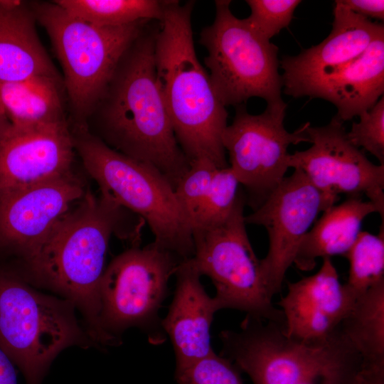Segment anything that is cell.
<instances>
[{"mask_svg": "<svg viewBox=\"0 0 384 384\" xmlns=\"http://www.w3.org/2000/svg\"><path fill=\"white\" fill-rule=\"evenodd\" d=\"M149 23L121 58L88 120L95 119L97 137L107 145L153 166L175 188L190 161L176 140L159 89L154 64L159 28Z\"/></svg>", "mask_w": 384, "mask_h": 384, "instance_id": "cell-1", "label": "cell"}, {"mask_svg": "<svg viewBox=\"0 0 384 384\" xmlns=\"http://www.w3.org/2000/svg\"><path fill=\"white\" fill-rule=\"evenodd\" d=\"M42 242L23 259L28 282L71 302L96 346H117L102 329L100 289L110 240L119 230L125 209L85 192Z\"/></svg>", "mask_w": 384, "mask_h": 384, "instance_id": "cell-2", "label": "cell"}, {"mask_svg": "<svg viewBox=\"0 0 384 384\" xmlns=\"http://www.w3.org/2000/svg\"><path fill=\"white\" fill-rule=\"evenodd\" d=\"M193 4L164 1L154 43L156 79L175 137L188 159H206L225 168L229 164L223 134L228 112L196 55Z\"/></svg>", "mask_w": 384, "mask_h": 384, "instance_id": "cell-3", "label": "cell"}, {"mask_svg": "<svg viewBox=\"0 0 384 384\" xmlns=\"http://www.w3.org/2000/svg\"><path fill=\"white\" fill-rule=\"evenodd\" d=\"M71 132L75 150L100 195L144 220L160 248L181 260L192 258L191 225L167 178L153 166L113 149L87 127Z\"/></svg>", "mask_w": 384, "mask_h": 384, "instance_id": "cell-4", "label": "cell"}, {"mask_svg": "<svg viewBox=\"0 0 384 384\" xmlns=\"http://www.w3.org/2000/svg\"><path fill=\"white\" fill-rule=\"evenodd\" d=\"M70 301L35 288L21 274L0 270V348L26 384H42L67 348L97 347Z\"/></svg>", "mask_w": 384, "mask_h": 384, "instance_id": "cell-5", "label": "cell"}, {"mask_svg": "<svg viewBox=\"0 0 384 384\" xmlns=\"http://www.w3.org/2000/svg\"><path fill=\"white\" fill-rule=\"evenodd\" d=\"M30 5L61 65L73 128L87 127L121 58L151 21L103 27L70 15L53 1Z\"/></svg>", "mask_w": 384, "mask_h": 384, "instance_id": "cell-6", "label": "cell"}, {"mask_svg": "<svg viewBox=\"0 0 384 384\" xmlns=\"http://www.w3.org/2000/svg\"><path fill=\"white\" fill-rule=\"evenodd\" d=\"M230 1H215L213 22L201 33L208 55L204 63L212 85L226 106H238L251 97L267 106L284 104L279 73V48L256 33L230 10Z\"/></svg>", "mask_w": 384, "mask_h": 384, "instance_id": "cell-7", "label": "cell"}, {"mask_svg": "<svg viewBox=\"0 0 384 384\" xmlns=\"http://www.w3.org/2000/svg\"><path fill=\"white\" fill-rule=\"evenodd\" d=\"M181 261L154 242L115 257L105 269L100 289V322L106 334L119 345L122 334L135 327L151 343L163 342L166 335L159 311Z\"/></svg>", "mask_w": 384, "mask_h": 384, "instance_id": "cell-8", "label": "cell"}, {"mask_svg": "<svg viewBox=\"0 0 384 384\" xmlns=\"http://www.w3.org/2000/svg\"><path fill=\"white\" fill-rule=\"evenodd\" d=\"M245 197L239 192L229 215L221 223L192 230V257L200 274L208 277L221 309H233L247 316L284 322L265 284L260 260L247 234Z\"/></svg>", "mask_w": 384, "mask_h": 384, "instance_id": "cell-9", "label": "cell"}, {"mask_svg": "<svg viewBox=\"0 0 384 384\" xmlns=\"http://www.w3.org/2000/svg\"><path fill=\"white\" fill-rule=\"evenodd\" d=\"M221 356L253 384H297L338 361L353 348L338 328L323 342L288 336L284 322L246 315L238 331L219 334Z\"/></svg>", "mask_w": 384, "mask_h": 384, "instance_id": "cell-10", "label": "cell"}, {"mask_svg": "<svg viewBox=\"0 0 384 384\" xmlns=\"http://www.w3.org/2000/svg\"><path fill=\"white\" fill-rule=\"evenodd\" d=\"M287 104L266 107L260 114H250L243 104L235 107L231 124L223 134L229 166L240 185L258 207L280 183L289 169L288 147L307 142V122L293 132L284 126Z\"/></svg>", "mask_w": 384, "mask_h": 384, "instance_id": "cell-11", "label": "cell"}, {"mask_svg": "<svg viewBox=\"0 0 384 384\" xmlns=\"http://www.w3.org/2000/svg\"><path fill=\"white\" fill-rule=\"evenodd\" d=\"M294 169L252 213L245 216L246 223L263 226L268 234L269 249L260 267L272 298L281 289L299 245L319 214L335 205L302 171Z\"/></svg>", "mask_w": 384, "mask_h": 384, "instance_id": "cell-12", "label": "cell"}, {"mask_svg": "<svg viewBox=\"0 0 384 384\" xmlns=\"http://www.w3.org/2000/svg\"><path fill=\"white\" fill-rule=\"evenodd\" d=\"M343 122L335 116L322 127L307 122L305 132L312 145L289 154V168L303 171L310 182L335 203L339 194L365 196L384 216V165H376L347 137Z\"/></svg>", "mask_w": 384, "mask_h": 384, "instance_id": "cell-13", "label": "cell"}, {"mask_svg": "<svg viewBox=\"0 0 384 384\" xmlns=\"http://www.w3.org/2000/svg\"><path fill=\"white\" fill-rule=\"evenodd\" d=\"M333 14L331 31L322 42L297 55L283 56L279 61L287 95L297 98L309 97L326 77L361 55L384 33L383 23L356 14L337 1Z\"/></svg>", "mask_w": 384, "mask_h": 384, "instance_id": "cell-14", "label": "cell"}, {"mask_svg": "<svg viewBox=\"0 0 384 384\" xmlns=\"http://www.w3.org/2000/svg\"><path fill=\"white\" fill-rule=\"evenodd\" d=\"M75 151L68 122L28 131L11 127L0 142V202L73 173Z\"/></svg>", "mask_w": 384, "mask_h": 384, "instance_id": "cell-15", "label": "cell"}, {"mask_svg": "<svg viewBox=\"0 0 384 384\" xmlns=\"http://www.w3.org/2000/svg\"><path fill=\"white\" fill-rule=\"evenodd\" d=\"M85 191L73 173L0 202V242L27 257Z\"/></svg>", "mask_w": 384, "mask_h": 384, "instance_id": "cell-16", "label": "cell"}, {"mask_svg": "<svg viewBox=\"0 0 384 384\" xmlns=\"http://www.w3.org/2000/svg\"><path fill=\"white\" fill-rule=\"evenodd\" d=\"M356 300L339 282L331 259L325 257L316 273L289 283L278 304L288 336L304 342H323L338 328Z\"/></svg>", "mask_w": 384, "mask_h": 384, "instance_id": "cell-17", "label": "cell"}, {"mask_svg": "<svg viewBox=\"0 0 384 384\" xmlns=\"http://www.w3.org/2000/svg\"><path fill=\"white\" fill-rule=\"evenodd\" d=\"M174 275L175 290L168 312L161 319V327L171 342L175 368H178L214 352L210 328L221 307L206 292L192 258L182 260Z\"/></svg>", "mask_w": 384, "mask_h": 384, "instance_id": "cell-18", "label": "cell"}, {"mask_svg": "<svg viewBox=\"0 0 384 384\" xmlns=\"http://www.w3.org/2000/svg\"><path fill=\"white\" fill-rule=\"evenodd\" d=\"M384 92V33L358 57L326 77L311 92L337 108L342 122L370 109Z\"/></svg>", "mask_w": 384, "mask_h": 384, "instance_id": "cell-19", "label": "cell"}, {"mask_svg": "<svg viewBox=\"0 0 384 384\" xmlns=\"http://www.w3.org/2000/svg\"><path fill=\"white\" fill-rule=\"evenodd\" d=\"M30 2L0 0V82L60 77L42 45Z\"/></svg>", "mask_w": 384, "mask_h": 384, "instance_id": "cell-20", "label": "cell"}, {"mask_svg": "<svg viewBox=\"0 0 384 384\" xmlns=\"http://www.w3.org/2000/svg\"><path fill=\"white\" fill-rule=\"evenodd\" d=\"M62 77L38 75L0 82V106L16 131L67 123Z\"/></svg>", "mask_w": 384, "mask_h": 384, "instance_id": "cell-21", "label": "cell"}, {"mask_svg": "<svg viewBox=\"0 0 384 384\" xmlns=\"http://www.w3.org/2000/svg\"><path fill=\"white\" fill-rule=\"evenodd\" d=\"M378 208L361 197H348L323 212L304 235L293 264L302 271H310L318 257L344 255L353 245L364 218Z\"/></svg>", "mask_w": 384, "mask_h": 384, "instance_id": "cell-22", "label": "cell"}, {"mask_svg": "<svg viewBox=\"0 0 384 384\" xmlns=\"http://www.w3.org/2000/svg\"><path fill=\"white\" fill-rule=\"evenodd\" d=\"M339 330L361 358L360 373L384 383V280L356 299Z\"/></svg>", "mask_w": 384, "mask_h": 384, "instance_id": "cell-23", "label": "cell"}, {"mask_svg": "<svg viewBox=\"0 0 384 384\" xmlns=\"http://www.w3.org/2000/svg\"><path fill=\"white\" fill-rule=\"evenodd\" d=\"M70 15L103 27L129 25L140 21H161L164 1L55 0Z\"/></svg>", "mask_w": 384, "mask_h": 384, "instance_id": "cell-24", "label": "cell"}, {"mask_svg": "<svg viewBox=\"0 0 384 384\" xmlns=\"http://www.w3.org/2000/svg\"><path fill=\"white\" fill-rule=\"evenodd\" d=\"M349 262V274L343 284L357 299L368 289L384 280L383 221L378 235L361 231L344 255Z\"/></svg>", "mask_w": 384, "mask_h": 384, "instance_id": "cell-25", "label": "cell"}, {"mask_svg": "<svg viewBox=\"0 0 384 384\" xmlns=\"http://www.w3.org/2000/svg\"><path fill=\"white\" fill-rule=\"evenodd\" d=\"M240 183L230 166L216 170L211 185L191 218L192 230L223 221L230 213Z\"/></svg>", "mask_w": 384, "mask_h": 384, "instance_id": "cell-26", "label": "cell"}, {"mask_svg": "<svg viewBox=\"0 0 384 384\" xmlns=\"http://www.w3.org/2000/svg\"><path fill=\"white\" fill-rule=\"evenodd\" d=\"M174 376L178 384H244L236 366L215 352L175 368Z\"/></svg>", "mask_w": 384, "mask_h": 384, "instance_id": "cell-27", "label": "cell"}, {"mask_svg": "<svg viewBox=\"0 0 384 384\" xmlns=\"http://www.w3.org/2000/svg\"><path fill=\"white\" fill-rule=\"evenodd\" d=\"M250 15L245 18L247 24L266 40L287 27L300 0H247Z\"/></svg>", "mask_w": 384, "mask_h": 384, "instance_id": "cell-28", "label": "cell"}, {"mask_svg": "<svg viewBox=\"0 0 384 384\" xmlns=\"http://www.w3.org/2000/svg\"><path fill=\"white\" fill-rule=\"evenodd\" d=\"M218 169L219 168L206 159L191 161L188 169L175 187L177 200L190 223L193 214L209 190Z\"/></svg>", "mask_w": 384, "mask_h": 384, "instance_id": "cell-29", "label": "cell"}, {"mask_svg": "<svg viewBox=\"0 0 384 384\" xmlns=\"http://www.w3.org/2000/svg\"><path fill=\"white\" fill-rule=\"evenodd\" d=\"M353 122L347 137L356 147H362L384 165V97Z\"/></svg>", "mask_w": 384, "mask_h": 384, "instance_id": "cell-30", "label": "cell"}, {"mask_svg": "<svg viewBox=\"0 0 384 384\" xmlns=\"http://www.w3.org/2000/svg\"><path fill=\"white\" fill-rule=\"evenodd\" d=\"M360 368V356L355 351H351L336 362L297 384H348Z\"/></svg>", "mask_w": 384, "mask_h": 384, "instance_id": "cell-31", "label": "cell"}, {"mask_svg": "<svg viewBox=\"0 0 384 384\" xmlns=\"http://www.w3.org/2000/svg\"><path fill=\"white\" fill-rule=\"evenodd\" d=\"M351 11L368 19H384L383 0H337Z\"/></svg>", "mask_w": 384, "mask_h": 384, "instance_id": "cell-32", "label": "cell"}, {"mask_svg": "<svg viewBox=\"0 0 384 384\" xmlns=\"http://www.w3.org/2000/svg\"><path fill=\"white\" fill-rule=\"evenodd\" d=\"M0 384H18L14 364L1 348Z\"/></svg>", "mask_w": 384, "mask_h": 384, "instance_id": "cell-33", "label": "cell"}, {"mask_svg": "<svg viewBox=\"0 0 384 384\" xmlns=\"http://www.w3.org/2000/svg\"><path fill=\"white\" fill-rule=\"evenodd\" d=\"M11 127V124L0 106V142L9 134Z\"/></svg>", "mask_w": 384, "mask_h": 384, "instance_id": "cell-34", "label": "cell"}, {"mask_svg": "<svg viewBox=\"0 0 384 384\" xmlns=\"http://www.w3.org/2000/svg\"><path fill=\"white\" fill-rule=\"evenodd\" d=\"M348 384H384L374 382L369 378L363 376L358 372V373L351 380Z\"/></svg>", "mask_w": 384, "mask_h": 384, "instance_id": "cell-35", "label": "cell"}]
</instances>
